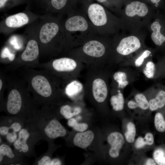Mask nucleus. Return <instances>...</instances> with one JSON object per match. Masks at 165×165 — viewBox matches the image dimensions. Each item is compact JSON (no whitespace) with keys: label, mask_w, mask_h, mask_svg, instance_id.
Masks as SVG:
<instances>
[{"label":"nucleus","mask_w":165,"mask_h":165,"mask_svg":"<svg viewBox=\"0 0 165 165\" xmlns=\"http://www.w3.org/2000/svg\"><path fill=\"white\" fill-rule=\"evenodd\" d=\"M17 70L40 106H55L60 103L64 92L60 87L61 79L44 69L23 67Z\"/></svg>","instance_id":"nucleus-1"},{"label":"nucleus","mask_w":165,"mask_h":165,"mask_svg":"<svg viewBox=\"0 0 165 165\" xmlns=\"http://www.w3.org/2000/svg\"><path fill=\"white\" fill-rule=\"evenodd\" d=\"M6 80L7 95L0 111L7 116L19 117L25 123L37 113L40 106L19 75H6Z\"/></svg>","instance_id":"nucleus-2"},{"label":"nucleus","mask_w":165,"mask_h":165,"mask_svg":"<svg viewBox=\"0 0 165 165\" xmlns=\"http://www.w3.org/2000/svg\"><path fill=\"white\" fill-rule=\"evenodd\" d=\"M62 16L48 13L41 15L38 19L37 35L41 56H55L66 51V38Z\"/></svg>","instance_id":"nucleus-3"},{"label":"nucleus","mask_w":165,"mask_h":165,"mask_svg":"<svg viewBox=\"0 0 165 165\" xmlns=\"http://www.w3.org/2000/svg\"><path fill=\"white\" fill-rule=\"evenodd\" d=\"M75 7L63 20L66 38V51L79 46L98 35L88 18L82 6Z\"/></svg>","instance_id":"nucleus-4"},{"label":"nucleus","mask_w":165,"mask_h":165,"mask_svg":"<svg viewBox=\"0 0 165 165\" xmlns=\"http://www.w3.org/2000/svg\"><path fill=\"white\" fill-rule=\"evenodd\" d=\"M54 111V106L41 107L37 113L25 123L34 127L48 145L52 144L53 141L58 137H64L67 133L56 118Z\"/></svg>","instance_id":"nucleus-5"},{"label":"nucleus","mask_w":165,"mask_h":165,"mask_svg":"<svg viewBox=\"0 0 165 165\" xmlns=\"http://www.w3.org/2000/svg\"><path fill=\"white\" fill-rule=\"evenodd\" d=\"M38 20L28 25L24 31L26 46L23 50L14 61L6 66L8 71L13 72L23 67L37 68L40 51L38 39L37 30Z\"/></svg>","instance_id":"nucleus-6"},{"label":"nucleus","mask_w":165,"mask_h":165,"mask_svg":"<svg viewBox=\"0 0 165 165\" xmlns=\"http://www.w3.org/2000/svg\"><path fill=\"white\" fill-rule=\"evenodd\" d=\"M108 45L104 36L97 35L81 45L68 51V56L79 61H98L105 60L108 55Z\"/></svg>","instance_id":"nucleus-7"},{"label":"nucleus","mask_w":165,"mask_h":165,"mask_svg":"<svg viewBox=\"0 0 165 165\" xmlns=\"http://www.w3.org/2000/svg\"><path fill=\"white\" fill-rule=\"evenodd\" d=\"M41 139L42 138L39 132L31 125L25 123L13 144L14 149L24 157H35V147Z\"/></svg>","instance_id":"nucleus-8"},{"label":"nucleus","mask_w":165,"mask_h":165,"mask_svg":"<svg viewBox=\"0 0 165 165\" xmlns=\"http://www.w3.org/2000/svg\"><path fill=\"white\" fill-rule=\"evenodd\" d=\"M31 6L27 5L24 11L9 16L2 20L0 24V33L8 35L16 29L38 20L41 15L31 12L30 9Z\"/></svg>","instance_id":"nucleus-9"},{"label":"nucleus","mask_w":165,"mask_h":165,"mask_svg":"<svg viewBox=\"0 0 165 165\" xmlns=\"http://www.w3.org/2000/svg\"><path fill=\"white\" fill-rule=\"evenodd\" d=\"M79 61L72 57H62L52 59L39 64L37 68L47 70L61 79L65 80L70 78L72 73L77 68Z\"/></svg>","instance_id":"nucleus-10"},{"label":"nucleus","mask_w":165,"mask_h":165,"mask_svg":"<svg viewBox=\"0 0 165 165\" xmlns=\"http://www.w3.org/2000/svg\"><path fill=\"white\" fill-rule=\"evenodd\" d=\"M25 123L20 118L13 116H2L0 118V135L6 143L13 144Z\"/></svg>","instance_id":"nucleus-11"},{"label":"nucleus","mask_w":165,"mask_h":165,"mask_svg":"<svg viewBox=\"0 0 165 165\" xmlns=\"http://www.w3.org/2000/svg\"><path fill=\"white\" fill-rule=\"evenodd\" d=\"M112 75L114 89L122 90L138 79L139 72L129 67H124Z\"/></svg>","instance_id":"nucleus-12"},{"label":"nucleus","mask_w":165,"mask_h":165,"mask_svg":"<svg viewBox=\"0 0 165 165\" xmlns=\"http://www.w3.org/2000/svg\"><path fill=\"white\" fill-rule=\"evenodd\" d=\"M147 98L149 109L155 111L165 105V88L159 85H154L143 92Z\"/></svg>","instance_id":"nucleus-13"},{"label":"nucleus","mask_w":165,"mask_h":165,"mask_svg":"<svg viewBox=\"0 0 165 165\" xmlns=\"http://www.w3.org/2000/svg\"><path fill=\"white\" fill-rule=\"evenodd\" d=\"M10 145L3 142L0 145V165H25V157L12 149Z\"/></svg>","instance_id":"nucleus-14"},{"label":"nucleus","mask_w":165,"mask_h":165,"mask_svg":"<svg viewBox=\"0 0 165 165\" xmlns=\"http://www.w3.org/2000/svg\"><path fill=\"white\" fill-rule=\"evenodd\" d=\"M80 0H50L46 11L61 16L67 15L76 6Z\"/></svg>","instance_id":"nucleus-15"},{"label":"nucleus","mask_w":165,"mask_h":165,"mask_svg":"<svg viewBox=\"0 0 165 165\" xmlns=\"http://www.w3.org/2000/svg\"><path fill=\"white\" fill-rule=\"evenodd\" d=\"M109 73L104 77H96L92 82V94L94 99L98 103L103 102L107 97L109 90L107 80Z\"/></svg>","instance_id":"nucleus-16"},{"label":"nucleus","mask_w":165,"mask_h":165,"mask_svg":"<svg viewBox=\"0 0 165 165\" xmlns=\"http://www.w3.org/2000/svg\"><path fill=\"white\" fill-rule=\"evenodd\" d=\"M141 46L138 38L134 36H131L122 39L117 44L114 51L117 55L127 56L138 50Z\"/></svg>","instance_id":"nucleus-17"},{"label":"nucleus","mask_w":165,"mask_h":165,"mask_svg":"<svg viewBox=\"0 0 165 165\" xmlns=\"http://www.w3.org/2000/svg\"><path fill=\"white\" fill-rule=\"evenodd\" d=\"M107 141L111 146L109 151V155L113 158H117L119 156L120 151L124 144L123 136L119 132H113L108 135Z\"/></svg>","instance_id":"nucleus-18"},{"label":"nucleus","mask_w":165,"mask_h":165,"mask_svg":"<svg viewBox=\"0 0 165 165\" xmlns=\"http://www.w3.org/2000/svg\"><path fill=\"white\" fill-rule=\"evenodd\" d=\"M131 94L133 99L129 100L127 103L128 107L130 109L139 108L143 110L149 109L148 100L144 93H141L133 88Z\"/></svg>","instance_id":"nucleus-19"},{"label":"nucleus","mask_w":165,"mask_h":165,"mask_svg":"<svg viewBox=\"0 0 165 165\" xmlns=\"http://www.w3.org/2000/svg\"><path fill=\"white\" fill-rule=\"evenodd\" d=\"M151 51L145 50L135 59L123 62L120 65L123 67H133L139 72H141L143 65L147 61V59L151 56Z\"/></svg>","instance_id":"nucleus-20"},{"label":"nucleus","mask_w":165,"mask_h":165,"mask_svg":"<svg viewBox=\"0 0 165 165\" xmlns=\"http://www.w3.org/2000/svg\"><path fill=\"white\" fill-rule=\"evenodd\" d=\"M148 12V8L144 3L139 1H134L128 4L126 6L125 12L130 17H133L136 15L140 16L146 15Z\"/></svg>","instance_id":"nucleus-21"},{"label":"nucleus","mask_w":165,"mask_h":165,"mask_svg":"<svg viewBox=\"0 0 165 165\" xmlns=\"http://www.w3.org/2000/svg\"><path fill=\"white\" fill-rule=\"evenodd\" d=\"M94 138V133L91 130L79 132L75 135L73 139L74 144L82 148H85L92 142Z\"/></svg>","instance_id":"nucleus-22"},{"label":"nucleus","mask_w":165,"mask_h":165,"mask_svg":"<svg viewBox=\"0 0 165 165\" xmlns=\"http://www.w3.org/2000/svg\"><path fill=\"white\" fill-rule=\"evenodd\" d=\"M83 89L82 83L77 80H73L68 83L64 89L65 94L72 98L82 92Z\"/></svg>","instance_id":"nucleus-23"},{"label":"nucleus","mask_w":165,"mask_h":165,"mask_svg":"<svg viewBox=\"0 0 165 165\" xmlns=\"http://www.w3.org/2000/svg\"><path fill=\"white\" fill-rule=\"evenodd\" d=\"M117 94L112 95L110 99V103L113 109L119 112L123 110L125 104V100L123 94L120 90H117Z\"/></svg>","instance_id":"nucleus-24"},{"label":"nucleus","mask_w":165,"mask_h":165,"mask_svg":"<svg viewBox=\"0 0 165 165\" xmlns=\"http://www.w3.org/2000/svg\"><path fill=\"white\" fill-rule=\"evenodd\" d=\"M151 28L153 31L151 35L152 40L156 45L161 46L165 41V37L160 32V24L157 22H154L151 24Z\"/></svg>","instance_id":"nucleus-25"},{"label":"nucleus","mask_w":165,"mask_h":165,"mask_svg":"<svg viewBox=\"0 0 165 165\" xmlns=\"http://www.w3.org/2000/svg\"><path fill=\"white\" fill-rule=\"evenodd\" d=\"M81 110L80 107H72L69 105L65 104L60 107L59 112L64 118L68 119L80 113Z\"/></svg>","instance_id":"nucleus-26"},{"label":"nucleus","mask_w":165,"mask_h":165,"mask_svg":"<svg viewBox=\"0 0 165 165\" xmlns=\"http://www.w3.org/2000/svg\"><path fill=\"white\" fill-rule=\"evenodd\" d=\"M32 0H0V11L8 10L17 6L24 4L31 5Z\"/></svg>","instance_id":"nucleus-27"},{"label":"nucleus","mask_w":165,"mask_h":165,"mask_svg":"<svg viewBox=\"0 0 165 165\" xmlns=\"http://www.w3.org/2000/svg\"><path fill=\"white\" fill-rule=\"evenodd\" d=\"M141 72L147 78L155 79L156 75V65L152 61L147 60L143 65Z\"/></svg>","instance_id":"nucleus-28"},{"label":"nucleus","mask_w":165,"mask_h":165,"mask_svg":"<svg viewBox=\"0 0 165 165\" xmlns=\"http://www.w3.org/2000/svg\"><path fill=\"white\" fill-rule=\"evenodd\" d=\"M52 144H51L48 145V148L47 151L39 157L37 158L33 165H50L52 160L51 155Z\"/></svg>","instance_id":"nucleus-29"},{"label":"nucleus","mask_w":165,"mask_h":165,"mask_svg":"<svg viewBox=\"0 0 165 165\" xmlns=\"http://www.w3.org/2000/svg\"><path fill=\"white\" fill-rule=\"evenodd\" d=\"M154 142V138L153 134L150 132L146 133L144 138L139 137L135 141V146L137 149L143 148L145 145H151Z\"/></svg>","instance_id":"nucleus-30"},{"label":"nucleus","mask_w":165,"mask_h":165,"mask_svg":"<svg viewBox=\"0 0 165 165\" xmlns=\"http://www.w3.org/2000/svg\"><path fill=\"white\" fill-rule=\"evenodd\" d=\"M7 86L6 75L2 71L0 74V109L3 106L5 101L4 94Z\"/></svg>","instance_id":"nucleus-31"},{"label":"nucleus","mask_w":165,"mask_h":165,"mask_svg":"<svg viewBox=\"0 0 165 165\" xmlns=\"http://www.w3.org/2000/svg\"><path fill=\"white\" fill-rule=\"evenodd\" d=\"M127 130L125 133L126 141L129 143L134 142L136 134V129L134 124L131 122H129L127 126Z\"/></svg>","instance_id":"nucleus-32"},{"label":"nucleus","mask_w":165,"mask_h":165,"mask_svg":"<svg viewBox=\"0 0 165 165\" xmlns=\"http://www.w3.org/2000/svg\"><path fill=\"white\" fill-rule=\"evenodd\" d=\"M154 125L156 129L158 132L165 131V119L163 115L160 112H157L155 115Z\"/></svg>","instance_id":"nucleus-33"},{"label":"nucleus","mask_w":165,"mask_h":165,"mask_svg":"<svg viewBox=\"0 0 165 165\" xmlns=\"http://www.w3.org/2000/svg\"><path fill=\"white\" fill-rule=\"evenodd\" d=\"M68 125L72 127L75 130L82 132L86 130L88 127L87 124L85 123H78L73 118H71L68 121Z\"/></svg>","instance_id":"nucleus-34"},{"label":"nucleus","mask_w":165,"mask_h":165,"mask_svg":"<svg viewBox=\"0 0 165 165\" xmlns=\"http://www.w3.org/2000/svg\"><path fill=\"white\" fill-rule=\"evenodd\" d=\"M153 158L158 165H165V156L162 150L160 149L156 150L153 153Z\"/></svg>","instance_id":"nucleus-35"},{"label":"nucleus","mask_w":165,"mask_h":165,"mask_svg":"<svg viewBox=\"0 0 165 165\" xmlns=\"http://www.w3.org/2000/svg\"><path fill=\"white\" fill-rule=\"evenodd\" d=\"M156 75L155 79L165 76V61L164 63H158L156 65Z\"/></svg>","instance_id":"nucleus-36"},{"label":"nucleus","mask_w":165,"mask_h":165,"mask_svg":"<svg viewBox=\"0 0 165 165\" xmlns=\"http://www.w3.org/2000/svg\"><path fill=\"white\" fill-rule=\"evenodd\" d=\"M50 0H32V3H34L37 7L45 9L47 8Z\"/></svg>","instance_id":"nucleus-37"},{"label":"nucleus","mask_w":165,"mask_h":165,"mask_svg":"<svg viewBox=\"0 0 165 165\" xmlns=\"http://www.w3.org/2000/svg\"><path fill=\"white\" fill-rule=\"evenodd\" d=\"M62 164V161L60 159L58 158H54L52 159L50 165H61Z\"/></svg>","instance_id":"nucleus-38"},{"label":"nucleus","mask_w":165,"mask_h":165,"mask_svg":"<svg viewBox=\"0 0 165 165\" xmlns=\"http://www.w3.org/2000/svg\"><path fill=\"white\" fill-rule=\"evenodd\" d=\"M110 0H94V1L105 6Z\"/></svg>","instance_id":"nucleus-39"},{"label":"nucleus","mask_w":165,"mask_h":165,"mask_svg":"<svg viewBox=\"0 0 165 165\" xmlns=\"http://www.w3.org/2000/svg\"><path fill=\"white\" fill-rule=\"evenodd\" d=\"M145 164L146 165H156V163L153 159L149 158L147 160Z\"/></svg>","instance_id":"nucleus-40"},{"label":"nucleus","mask_w":165,"mask_h":165,"mask_svg":"<svg viewBox=\"0 0 165 165\" xmlns=\"http://www.w3.org/2000/svg\"><path fill=\"white\" fill-rule=\"evenodd\" d=\"M151 2L153 3H157L160 2V0H150Z\"/></svg>","instance_id":"nucleus-41"},{"label":"nucleus","mask_w":165,"mask_h":165,"mask_svg":"<svg viewBox=\"0 0 165 165\" xmlns=\"http://www.w3.org/2000/svg\"><path fill=\"white\" fill-rule=\"evenodd\" d=\"M83 1L86 2H92L94 1V0H82Z\"/></svg>","instance_id":"nucleus-42"}]
</instances>
